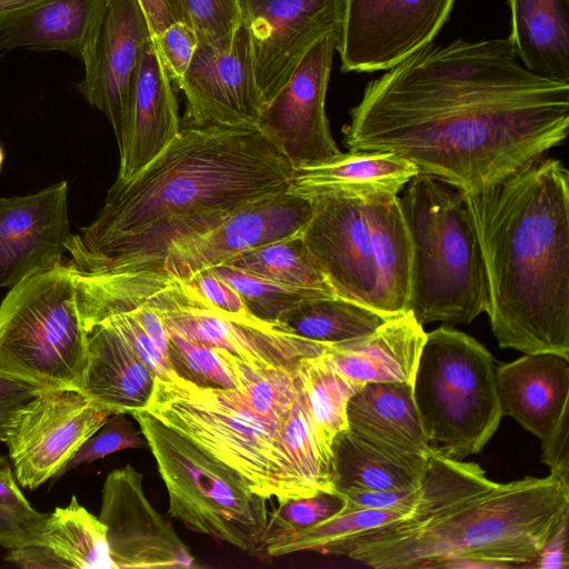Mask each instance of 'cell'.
<instances>
[{"label": "cell", "mask_w": 569, "mask_h": 569, "mask_svg": "<svg viewBox=\"0 0 569 569\" xmlns=\"http://www.w3.org/2000/svg\"><path fill=\"white\" fill-rule=\"evenodd\" d=\"M41 0H0V20Z\"/></svg>", "instance_id": "db71d44e"}, {"label": "cell", "mask_w": 569, "mask_h": 569, "mask_svg": "<svg viewBox=\"0 0 569 569\" xmlns=\"http://www.w3.org/2000/svg\"><path fill=\"white\" fill-rule=\"evenodd\" d=\"M455 1L342 0L336 47L342 71H385L430 44Z\"/></svg>", "instance_id": "7c38bea8"}, {"label": "cell", "mask_w": 569, "mask_h": 569, "mask_svg": "<svg viewBox=\"0 0 569 569\" xmlns=\"http://www.w3.org/2000/svg\"><path fill=\"white\" fill-rule=\"evenodd\" d=\"M146 17L151 37L176 22H184V0H137Z\"/></svg>", "instance_id": "f907efd6"}, {"label": "cell", "mask_w": 569, "mask_h": 569, "mask_svg": "<svg viewBox=\"0 0 569 569\" xmlns=\"http://www.w3.org/2000/svg\"><path fill=\"white\" fill-rule=\"evenodd\" d=\"M184 22L194 30L199 44L228 39L242 26L239 0H184Z\"/></svg>", "instance_id": "60d3db41"}, {"label": "cell", "mask_w": 569, "mask_h": 569, "mask_svg": "<svg viewBox=\"0 0 569 569\" xmlns=\"http://www.w3.org/2000/svg\"><path fill=\"white\" fill-rule=\"evenodd\" d=\"M338 40L339 36L329 34L317 41L262 111L258 129L293 168L341 153L331 136L325 108Z\"/></svg>", "instance_id": "5bb4252c"}, {"label": "cell", "mask_w": 569, "mask_h": 569, "mask_svg": "<svg viewBox=\"0 0 569 569\" xmlns=\"http://www.w3.org/2000/svg\"><path fill=\"white\" fill-rule=\"evenodd\" d=\"M71 236L67 181L0 198V288L61 264Z\"/></svg>", "instance_id": "ffe728a7"}, {"label": "cell", "mask_w": 569, "mask_h": 569, "mask_svg": "<svg viewBox=\"0 0 569 569\" xmlns=\"http://www.w3.org/2000/svg\"><path fill=\"white\" fill-rule=\"evenodd\" d=\"M411 511L377 510L347 506L337 516L312 528L269 542L264 548V555L279 557L299 551L320 552L326 547L359 532L402 520Z\"/></svg>", "instance_id": "8d00e7d4"}, {"label": "cell", "mask_w": 569, "mask_h": 569, "mask_svg": "<svg viewBox=\"0 0 569 569\" xmlns=\"http://www.w3.org/2000/svg\"><path fill=\"white\" fill-rule=\"evenodd\" d=\"M6 560L21 568H112L107 528L78 502L47 516L38 542L8 550Z\"/></svg>", "instance_id": "83f0119b"}, {"label": "cell", "mask_w": 569, "mask_h": 569, "mask_svg": "<svg viewBox=\"0 0 569 569\" xmlns=\"http://www.w3.org/2000/svg\"><path fill=\"white\" fill-rule=\"evenodd\" d=\"M161 62L171 80L182 79L199 46L194 30L186 22H176L152 37Z\"/></svg>", "instance_id": "ee69618b"}, {"label": "cell", "mask_w": 569, "mask_h": 569, "mask_svg": "<svg viewBox=\"0 0 569 569\" xmlns=\"http://www.w3.org/2000/svg\"><path fill=\"white\" fill-rule=\"evenodd\" d=\"M463 196L499 346L569 360L568 169L543 154Z\"/></svg>", "instance_id": "277c9868"}, {"label": "cell", "mask_w": 569, "mask_h": 569, "mask_svg": "<svg viewBox=\"0 0 569 569\" xmlns=\"http://www.w3.org/2000/svg\"><path fill=\"white\" fill-rule=\"evenodd\" d=\"M167 330L169 360L179 377L201 387L237 389L232 372L218 350L190 340L168 327Z\"/></svg>", "instance_id": "f35d334b"}, {"label": "cell", "mask_w": 569, "mask_h": 569, "mask_svg": "<svg viewBox=\"0 0 569 569\" xmlns=\"http://www.w3.org/2000/svg\"><path fill=\"white\" fill-rule=\"evenodd\" d=\"M218 351L230 368L237 390L248 406L268 419L280 421L300 386L298 367L289 369L253 365L226 351Z\"/></svg>", "instance_id": "d590c367"}, {"label": "cell", "mask_w": 569, "mask_h": 569, "mask_svg": "<svg viewBox=\"0 0 569 569\" xmlns=\"http://www.w3.org/2000/svg\"><path fill=\"white\" fill-rule=\"evenodd\" d=\"M131 416L166 485L169 515L198 533L264 556L267 499L234 470L146 410Z\"/></svg>", "instance_id": "52a82bcc"}, {"label": "cell", "mask_w": 569, "mask_h": 569, "mask_svg": "<svg viewBox=\"0 0 569 569\" xmlns=\"http://www.w3.org/2000/svg\"><path fill=\"white\" fill-rule=\"evenodd\" d=\"M83 329L88 351L79 391L113 413L143 410L153 391L154 375L107 322Z\"/></svg>", "instance_id": "484cf974"}, {"label": "cell", "mask_w": 569, "mask_h": 569, "mask_svg": "<svg viewBox=\"0 0 569 569\" xmlns=\"http://www.w3.org/2000/svg\"><path fill=\"white\" fill-rule=\"evenodd\" d=\"M40 391L30 383L0 376V441H6L17 412Z\"/></svg>", "instance_id": "c3c4849f"}, {"label": "cell", "mask_w": 569, "mask_h": 569, "mask_svg": "<svg viewBox=\"0 0 569 569\" xmlns=\"http://www.w3.org/2000/svg\"><path fill=\"white\" fill-rule=\"evenodd\" d=\"M84 280L106 302L147 305L183 337L253 365L295 369L301 358L321 356L331 346L305 339L280 323H241L190 282L157 268L84 273Z\"/></svg>", "instance_id": "9c48e42d"}, {"label": "cell", "mask_w": 569, "mask_h": 569, "mask_svg": "<svg viewBox=\"0 0 569 569\" xmlns=\"http://www.w3.org/2000/svg\"><path fill=\"white\" fill-rule=\"evenodd\" d=\"M212 306L247 325L262 326L268 322L252 316L240 295L211 269L203 270L188 280Z\"/></svg>", "instance_id": "f6af8a7d"}, {"label": "cell", "mask_w": 569, "mask_h": 569, "mask_svg": "<svg viewBox=\"0 0 569 569\" xmlns=\"http://www.w3.org/2000/svg\"><path fill=\"white\" fill-rule=\"evenodd\" d=\"M346 507L345 497L337 491H319L311 496L280 501L270 511L264 548L276 539L312 528L337 516Z\"/></svg>", "instance_id": "ab89813d"}, {"label": "cell", "mask_w": 569, "mask_h": 569, "mask_svg": "<svg viewBox=\"0 0 569 569\" xmlns=\"http://www.w3.org/2000/svg\"><path fill=\"white\" fill-rule=\"evenodd\" d=\"M508 40L531 72L569 82V0H507Z\"/></svg>", "instance_id": "f546056e"}, {"label": "cell", "mask_w": 569, "mask_h": 569, "mask_svg": "<svg viewBox=\"0 0 569 569\" xmlns=\"http://www.w3.org/2000/svg\"><path fill=\"white\" fill-rule=\"evenodd\" d=\"M418 173L415 163L392 152L348 151L293 168L288 191L307 200L399 196Z\"/></svg>", "instance_id": "cb8c5ba5"}, {"label": "cell", "mask_w": 569, "mask_h": 569, "mask_svg": "<svg viewBox=\"0 0 569 569\" xmlns=\"http://www.w3.org/2000/svg\"><path fill=\"white\" fill-rule=\"evenodd\" d=\"M502 416L517 420L540 442L569 420V360L556 353L525 355L496 369Z\"/></svg>", "instance_id": "7402d4cb"}, {"label": "cell", "mask_w": 569, "mask_h": 569, "mask_svg": "<svg viewBox=\"0 0 569 569\" xmlns=\"http://www.w3.org/2000/svg\"><path fill=\"white\" fill-rule=\"evenodd\" d=\"M402 191L400 206L412 243L409 311L422 327L470 323L485 312L487 291L463 192L423 173Z\"/></svg>", "instance_id": "5b68a950"}, {"label": "cell", "mask_w": 569, "mask_h": 569, "mask_svg": "<svg viewBox=\"0 0 569 569\" xmlns=\"http://www.w3.org/2000/svg\"><path fill=\"white\" fill-rule=\"evenodd\" d=\"M389 319L391 317L352 300L325 296L301 302L279 323L305 339L336 345L367 336Z\"/></svg>", "instance_id": "1f68e13d"}, {"label": "cell", "mask_w": 569, "mask_h": 569, "mask_svg": "<svg viewBox=\"0 0 569 569\" xmlns=\"http://www.w3.org/2000/svg\"><path fill=\"white\" fill-rule=\"evenodd\" d=\"M0 505L31 518L43 519L21 492L9 461L0 455Z\"/></svg>", "instance_id": "f5cc1de1"}, {"label": "cell", "mask_w": 569, "mask_h": 569, "mask_svg": "<svg viewBox=\"0 0 569 569\" xmlns=\"http://www.w3.org/2000/svg\"><path fill=\"white\" fill-rule=\"evenodd\" d=\"M426 338L423 327L408 311L367 336L329 346L322 356L337 372L360 383L412 385Z\"/></svg>", "instance_id": "d4e9b609"}, {"label": "cell", "mask_w": 569, "mask_h": 569, "mask_svg": "<svg viewBox=\"0 0 569 569\" xmlns=\"http://www.w3.org/2000/svg\"><path fill=\"white\" fill-rule=\"evenodd\" d=\"M385 71L350 110L345 146L401 156L465 194L568 137L569 82L528 70L508 38L431 42Z\"/></svg>", "instance_id": "6da1fadb"}, {"label": "cell", "mask_w": 569, "mask_h": 569, "mask_svg": "<svg viewBox=\"0 0 569 569\" xmlns=\"http://www.w3.org/2000/svg\"><path fill=\"white\" fill-rule=\"evenodd\" d=\"M113 412L79 390H41L16 415L7 445L18 483L36 490L73 458Z\"/></svg>", "instance_id": "8fae6325"}, {"label": "cell", "mask_w": 569, "mask_h": 569, "mask_svg": "<svg viewBox=\"0 0 569 569\" xmlns=\"http://www.w3.org/2000/svg\"><path fill=\"white\" fill-rule=\"evenodd\" d=\"M180 130L171 79L151 38L136 76L128 126L118 144L116 180L128 181L142 172L168 149Z\"/></svg>", "instance_id": "44dd1931"}, {"label": "cell", "mask_w": 569, "mask_h": 569, "mask_svg": "<svg viewBox=\"0 0 569 569\" xmlns=\"http://www.w3.org/2000/svg\"><path fill=\"white\" fill-rule=\"evenodd\" d=\"M241 297L249 312L257 319L278 325L280 319L301 302L327 295L269 281L226 264L210 268Z\"/></svg>", "instance_id": "74e56055"}, {"label": "cell", "mask_w": 569, "mask_h": 569, "mask_svg": "<svg viewBox=\"0 0 569 569\" xmlns=\"http://www.w3.org/2000/svg\"><path fill=\"white\" fill-rule=\"evenodd\" d=\"M426 468H419L370 445L348 429L331 443V480L335 491L417 490Z\"/></svg>", "instance_id": "4dcf8cb0"}, {"label": "cell", "mask_w": 569, "mask_h": 569, "mask_svg": "<svg viewBox=\"0 0 569 569\" xmlns=\"http://www.w3.org/2000/svg\"><path fill=\"white\" fill-rule=\"evenodd\" d=\"M310 201L312 214L301 237L313 260L337 296L378 311V278L362 199Z\"/></svg>", "instance_id": "d6986e66"}, {"label": "cell", "mask_w": 569, "mask_h": 569, "mask_svg": "<svg viewBox=\"0 0 569 569\" xmlns=\"http://www.w3.org/2000/svg\"><path fill=\"white\" fill-rule=\"evenodd\" d=\"M292 171L258 128L186 127L142 172L114 181L94 220L72 233L68 260L83 273L152 264L171 242L287 191Z\"/></svg>", "instance_id": "7a4b0ae2"}, {"label": "cell", "mask_w": 569, "mask_h": 569, "mask_svg": "<svg viewBox=\"0 0 569 569\" xmlns=\"http://www.w3.org/2000/svg\"><path fill=\"white\" fill-rule=\"evenodd\" d=\"M3 160H4V152H3L2 147L0 146V171L2 168Z\"/></svg>", "instance_id": "11a10c76"}, {"label": "cell", "mask_w": 569, "mask_h": 569, "mask_svg": "<svg viewBox=\"0 0 569 569\" xmlns=\"http://www.w3.org/2000/svg\"><path fill=\"white\" fill-rule=\"evenodd\" d=\"M339 493L345 497L348 507L411 511L419 499L420 488L417 490L348 489Z\"/></svg>", "instance_id": "bcb514c9"}, {"label": "cell", "mask_w": 569, "mask_h": 569, "mask_svg": "<svg viewBox=\"0 0 569 569\" xmlns=\"http://www.w3.org/2000/svg\"><path fill=\"white\" fill-rule=\"evenodd\" d=\"M151 38L137 0H107L98 30L80 57L84 76L78 89L108 118L118 144L128 126L136 76Z\"/></svg>", "instance_id": "ac0fdd59"}, {"label": "cell", "mask_w": 569, "mask_h": 569, "mask_svg": "<svg viewBox=\"0 0 569 569\" xmlns=\"http://www.w3.org/2000/svg\"><path fill=\"white\" fill-rule=\"evenodd\" d=\"M222 264L280 284L337 296L301 232L242 251Z\"/></svg>", "instance_id": "d6a6232c"}, {"label": "cell", "mask_w": 569, "mask_h": 569, "mask_svg": "<svg viewBox=\"0 0 569 569\" xmlns=\"http://www.w3.org/2000/svg\"><path fill=\"white\" fill-rule=\"evenodd\" d=\"M568 516L558 525L556 530L543 545L537 559L529 566L539 569H568Z\"/></svg>", "instance_id": "816d5d0a"}, {"label": "cell", "mask_w": 569, "mask_h": 569, "mask_svg": "<svg viewBox=\"0 0 569 569\" xmlns=\"http://www.w3.org/2000/svg\"><path fill=\"white\" fill-rule=\"evenodd\" d=\"M298 376L315 428L331 448L335 437L348 429L347 405L350 398L365 383L337 372L322 355L301 358Z\"/></svg>", "instance_id": "836d02e7"}, {"label": "cell", "mask_w": 569, "mask_h": 569, "mask_svg": "<svg viewBox=\"0 0 569 569\" xmlns=\"http://www.w3.org/2000/svg\"><path fill=\"white\" fill-rule=\"evenodd\" d=\"M280 432L297 471L312 492L335 491L331 480V448L323 442L311 420L301 386L283 418Z\"/></svg>", "instance_id": "e575fe53"}, {"label": "cell", "mask_w": 569, "mask_h": 569, "mask_svg": "<svg viewBox=\"0 0 569 569\" xmlns=\"http://www.w3.org/2000/svg\"><path fill=\"white\" fill-rule=\"evenodd\" d=\"M87 351L68 258L9 289L0 302V376L41 390H79Z\"/></svg>", "instance_id": "ba28073f"}, {"label": "cell", "mask_w": 569, "mask_h": 569, "mask_svg": "<svg viewBox=\"0 0 569 569\" xmlns=\"http://www.w3.org/2000/svg\"><path fill=\"white\" fill-rule=\"evenodd\" d=\"M177 84L186 97L187 127L258 128L264 103L243 23L228 39L199 44Z\"/></svg>", "instance_id": "9a60e30c"}, {"label": "cell", "mask_w": 569, "mask_h": 569, "mask_svg": "<svg viewBox=\"0 0 569 569\" xmlns=\"http://www.w3.org/2000/svg\"><path fill=\"white\" fill-rule=\"evenodd\" d=\"M378 278V311L396 317L409 311L412 243L399 196L362 199Z\"/></svg>", "instance_id": "f1b7e54d"}, {"label": "cell", "mask_w": 569, "mask_h": 569, "mask_svg": "<svg viewBox=\"0 0 569 569\" xmlns=\"http://www.w3.org/2000/svg\"><path fill=\"white\" fill-rule=\"evenodd\" d=\"M569 420L541 442L542 462L549 468L550 475L569 486Z\"/></svg>", "instance_id": "681fc988"}, {"label": "cell", "mask_w": 569, "mask_h": 569, "mask_svg": "<svg viewBox=\"0 0 569 569\" xmlns=\"http://www.w3.org/2000/svg\"><path fill=\"white\" fill-rule=\"evenodd\" d=\"M348 430L370 445L419 468L433 448L417 410L412 385L365 383L347 405Z\"/></svg>", "instance_id": "603a6c76"}, {"label": "cell", "mask_w": 569, "mask_h": 569, "mask_svg": "<svg viewBox=\"0 0 569 569\" xmlns=\"http://www.w3.org/2000/svg\"><path fill=\"white\" fill-rule=\"evenodd\" d=\"M264 107L321 38L340 36L342 0H239Z\"/></svg>", "instance_id": "4fadbf2b"}, {"label": "cell", "mask_w": 569, "mask_h": 569, "mask_svg": "<svg viewBox=\"0 0 569 569\" xmlns=\"http://www.w3.org/2000/svg\"><path fill=\"white\" fill-rule=\"evenodd\" d=\"M311 214V201L287 190L246 206L204 233L171 242L157 262L142 268L188 281L242 251L300 233Z\"/></svg>", "instance_id": "2e32d148"}, {"label": "cell", "mask_w": 569, "mask_h": 569, "mask_svg": "<svg viewBox=\"0 0 569 569\" xmlns=\"http://www.w3.org/2000/svg\"><path fill=\"white\" fill-rule=\"evenodd\" d=\"M80 319L83 327L98 321H104L110 325L127 341L156 378H168L174 372L170 360L158 349L130 312L114 311L98 316L80 317Z\"/></svg>", "instance_id": "7bdbcfd3"}, {"label": "cell", "mask_w": 569, "mask_h": 569, "mask_svg": "<svg viewBox=\"0 0 569 569\" xmlns=\"http://www.w3.org/2000/svg\"><path fill=\"white\" fill-rule=\"evenodd\" d=\"M143 410L234 470L267 500L315 495L284 448L280 421L257 413L237 389L201 387L172 372L156 378Z\"/></svg>", "instance_id": "8992f818"}, {"label": "cell", "mask_w": 569, "mask_h": 569, "mask_svg": "<svg viewBox=\"0 0 569 569\" xmlns=\"http://www.w3.org/2000/svg\"><path fill=\"white\" fill-rule=\"evenodd\" d=\"M107 0H41L0 20V51H63L81 57L102 20Z\"/></svg>", "instance_id": "4316f807"}, {"label": "cell", "mask_w": 569, "mask_h": 569, "mask_svg": "<svg viewBox=\"0 0 569 569\" xmlns=\"http://www.w3.org/2000/svg\"><path fill=\"white\" fill-rule=\"evenodd\" d=\"M46 518H31L0 505V546L11 550L38 542Z\"/></svg>", "instance_id": "7dc6e473"}, {"label": "cell", "mask_w": 569, "mask_h": 569, "mask_svg": "<svg viewBox=\"0 0 569 569\" xmlns=\"http://www.w3.org/2000/svg\"><path fill=\"white\" fill-rule=\"evenodd\" d=\"M568 515L569 486L552 475L498 483L478 465L435 449L407 518L320 552L376 569H453L461 561L527 568Z\"/></svg>", "instance_id": "3957f363"}, {"label": "cell", "mask_w": 569, "mask_h": 569, "mask_svg": "<svg viewBox=\"0 0 569 569\" xmlns=\"http://www.w3.org/2000/svg\"><path fill=\"white\" fill-rule=\"evenodd\" d=\"M412 393L430 445L456 460L479 452L503 417L491 353L449 326L427 333Z\"/></svg>", "instance_id": "30bf717a"}, {"label": "cell", "mask_w": 569, "mask_h": 569, "mask_svg": "<svg viewBox=\"0 0 569 569\" xmlns=\"http://www.w3.org/2000/svg\"><path fill=\"white\" fill-rule=\"evenodd\" d=\"M126 415H111L103 426L82 443L73 458L61 470L60 476L80 465L93 462L117 451L147 447L143 433L133 427Z\"/></svg>", "instance_id": "b9f144b4"}, {"label": "cell", "mask_w": 569, "mask_h": 569, "mask_svg": "<svg viewBox=\"0 0 569 569\" xmlns=\"http://www.w3.org/2000/svg\"><path fill=\"white\" fill-rule=\"evenodd\" d=\"M142 480L126 465L107 476L101 490L99 519L107 528L113 569L194 567L189 548L148 500Z\"/></svg>", "instance_id": "e0dca14e"}]
</instances>
